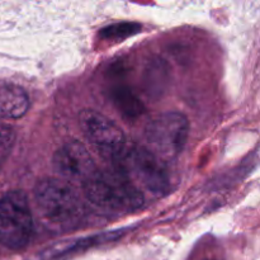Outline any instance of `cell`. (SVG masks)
Masks as SVG:
<instances>
[{"mask_svg":"<svg viewBox=\"0 0 260 260\" xmlns=\"http://www.w3.org/2000/svg\"><path fill=\"white\" fill-rule=\"evenodd\" d=\"M84 190L91 203L109 212H134L144 205L142 193L123 172H95Z\"/></svg>","mask_w":260,"mask_h":260,"instance_id":"obj_1","label":"cell"},{"mask_svg":"<svg viewBox=\"0 0 260 260\" xmlns=\"http://www.w3.org/2000/svg\"><path fill=\"white\" fill-rule=\"evenodd\" d=\"M189 135V122L179 112H167L155 117L145 129V140L151 154L165 162L174 160L184 149Z\"/></svg>","mask_w":260,"mask_h":260,"instance_id":"obj_2","label":"cell"},{"mask_svg":"<svg viewBox=\"0 0 260 260\" xmlns=\"http://www.w3.org/2000/svg\"><path fill=\"white\" fill-rule=\"evenodd\" d=\"M35 200L41 216L51 223H66L80 213L75 188L58 178H43L35 188Z\"/></svg>","mask_w":260,"mask_h":260,"instance_id":"obj_3","label":"cell"},{"mask_svg":"<svg viewBox=\"0 0 260 260\" xmlns=\"http://www.w3.org/2000/svg\"><path fill=\"white\" fill-rule=\"evenodd\" d=\"M33 218L28 198L22 190L7 193L0 200V243L18 250L29 243Z\"/></svg>","mask_w":260,"mask_h":260,"instance_id":"obj_4","label":"cell"},{"mask_svg":"<svg viewBox=\"0 0 260 260\" xmlns=\"http://www.w3.org/2000/svg\"><path fill=\"white\" fill-rule=\"evenodd\" d=\"M122 168L134 184H140L154 194L167 193L170 174L167 162L160 160L146 147H136L123 156Z\"/></svg>","mask_w":260,"mask_h":260,"instance_id":"obj_5","label":"cell"},{"mask_svg":"<svg viewBox=\"0 0 260 260\" xmlns=\"http://www.w3.org/2000/svg\"><path fill=\"white\" fill-rule=\"evenodd\" d=\"M79 123L86 139L103 156H122L126 139L121 127L113 121L93 109H84L79 114Z\"/></svg>","mask_w":260,"mask_h":260,"instance_id":"obj_6","label":"cell"},{"mask_svg":"<svg viewBox=\"0 0 260 260\" xmlns=\"http://www.w3.org/2000/svg\"><path fill=\"white\" fill-rule=\"evenodd\" d=\"M53 168L62 180L85 184L95 174V164L90 152L79 141L68 142L56 151L53 156Z\"/></svg>","mask_w":260,"mask_h":260,"instance_id":"obj_7","label":"cell"},{"mask_svg":"<svg viewBox=\"0 0 260 260\" xmlns=\"http://www.w3.org/2000/svg\"><path fill=\"white\" fill-rule=\"evenodd\" d=\"M28 107L29 99L24 89L14 84H0V118H20Z\"/></svg>","mask_w":260,"mask_h":260,"instance_id":"obj_8","label":"cell"},{"mask_svg":"<svg viewBox=\"0 0 260 260\" xmlns=\"http://www.w3.org/2000/svg\"><path fill=\"white\" fill-rule=\"evenodd\" d=\"M113 102L126 118L134 119L144 113V104L140 102L131 89L117 88L113 91Z\"/></svg>","mask_w":260,"mask_h":260,"instance_id":"obj_9","label":"cell"},{"mask_svg":"<svg viewBox=\"0 0 260 260\" xmlns=\"http://www.w3.org/2000/svg\"><path fill=\"white\" fill-rule=\"evenodd\" d=\"M140 25L136 23H118L111 27H107L102 30V36L106 38H114V40H123L139 32Z\"/></svg>","mask_w":260,"mask_h":260,"instance_id":"obj_10","label":"cell"},{"mask_svg":"<svg viewBox=\"0 0 260 260\" xmlns=\"http://www.w3.org/2000/svg\"><path fill=\"white\" fill-rule=\"evenodd\" d=\"M15 141V132L10 126L0 123V162L4 161L10 154Z\"/></svg>","mask_w":260,"mask_h":260,"instance_id":"obj_11","label":"cell"}]
</instances>
